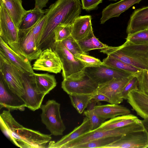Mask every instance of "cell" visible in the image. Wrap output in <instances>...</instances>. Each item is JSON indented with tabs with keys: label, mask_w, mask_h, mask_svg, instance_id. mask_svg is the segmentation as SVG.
<instances>
[{
	"label": "cell",
	"mask_w": 148,
	"mask_h": 148,
	"mask_svg": "<svg viewBox=\"0 0 148 148\" xmlns=\"http://www.w3.org/2000/svg\"><path fill=\"white\" fill-rule=\"evenodd\" d=\"M79 0H57L47 9L46 21L39 47L42 51L51 47L54 42V31L59 24L72 25L81 14Z\"/></svg>",
	"instance_id": "6da1fadb"
},
{
	"label": "cell",
	"mask_w": 148,
	"mask_h": 148,
	"mask_svg": "<svg viewBox=\"0 0 148 148\" xmlns=\"http://www.w3.org/2000/svg\"><path fill=\"white\" fill-rule=\"evenodd\" d=\"M10 111L3 110L0 114V129L6 137L21 148L46 147L51 139V135L24 127L15 119Z\"/></svg>",
	"instance_id": "7a4b0ae2"
},
{
	"label": "cell",
	"mask_w": 148,
	"mask_h": 148,
	"mask_svg": "<svg viewBox=\"0 0 148 148\" xmlns=\"http://www.w3.org/2000/svg\"><path fill=\"white\" fill-rule=\"evenodd\" d=\"M100 49V52L108 56L148 71V43L136 44L126 40L120 46H108Z\"/></svg>",
	"instance_id": "3957f363"
},
{
	"label": "cell",
	"mask_w": 148,
	"mask_h": 148,
	"mask_svg": "<svg viewBox=\"0 0 148 148\" xmlns=\"http://www.w3.org/2000/svg\"><path fill=\"white\" fill-rule=\"evenodd\" d=\"M0 63V77L9 90L24 102L25 73L1 53Z\"/></svg>",
	"instance_id": "277c9868"
},
{
	"label": "cell",
	"mask_w": 148,
	"mask_h": 148,
	"mask_svg": "<svg viewBox=\"0 0 148 148\" xmlns=\"http://www.w3.org/2000/svg\"><path fill=\"white\" fill-rule=\"evenodd\" d=\"M144 130L141 123H136L115 129L89 131L62 146L61 148H74L79 145L99 138L112 136H122L132 132Z\"/></svg>",
	"instance_id": "5b68a950"
},
{
	"label": "cell",
	"mask_w": 148,
	"mask_h": 148,
	"mask_svg": "<svg viewBox=\"0 0 148 148\" xmlns=\"http://www.w3.org/2000/svg\"><path fill=\"white\" fill-rule=\"evenodd\" d=\"M99 86L83 70L64 79L61 84L62 88L69 95H92L95 94Z\"/></svg>",
	"instance_id": "8992f818"
},
{
	"label": "cell",
	"mask_w": 148,
	"mask_h": 148,
	"mask_svg": "<svg viewBox=\"0 0 148 148\" xmlns=\"http://www.w3.org/2000/svg\"><path fill=\"white\" fill-rule=\"evenodd\" d=\"M60 107V103L51 99L42 104L40 108L41 121L51 134L54 136L62 135L66 128L61 117Z\"/></svg>",
	"instance_id": "52a82bcc"
},
{
	"label": "cell",
	"mask_w": 148,
	"mask_h": 148,
	"mask_svg": "<svg viewBox=\"0 0 148 148\" xmlns=\"http://www.w3.org/2000/svg\"><path fill=\"white\" fill-rule=\"evenodd\" d=\"M0 38L15 52L26 58L19 43L18 29L0 0Z\"/></svg>",
	"instance_id": "ba28073f"
},
{
	"label": "cell",
	"mask_w": 148,
	"mask_h": 148,
	"mask_svg": "<svg viewBox=\"0 0 148 148\" xmlns=\"http://www.w3.org/2000/svg\"><path fill=\"white\" fill-rule=\"evenodd\" d=\"M51 47L59 58L62 67L63 79L83 70V62L72 54L61 41L54 42Z\"/></svg>",
	"instance_id": "9c48e42d"
},
{
	"label": "cell",
	"mask_w": 148,
	"mask_h": 148,
	"mask_svg": "<svg viewBox=\"0 0 148 148\" xmlns=\"http://www.w3.org/2000/svg\"><path fill=\"white\" fill-rule=\"evenodd\" d=\"M83 71L91 79L99 85L114 79L124 78L134 74L114 68L102 64L85 67Z\"/></svg>",
	"instance_id": "30bf717a"
},
{
	"label": "cell",
	"mask_w": 148,
	"mask_h": 148,
	"mask_svg": "<svg viewBox=\"0 0 148 148\" xmlns=\"http://www.w3.org/2000/svg\"><path fill=\"white\" fill-rule=\"evenodd\" d=\"M134 75L124 78L114 79L99 85L95 94H103L109 99L110 103L119 104L124 99L121 95L123 88Z\"/></svg>",
	"instance_id": "8fae6325"
},
{
	"label": "cell",
	"mask_w": 148,
	"mask_h": 148,
	"mask_svg": "<svg viewBox=\"0 0 148 148\" xmlns=\"http://www.w3.org/2000/svg\"><path fill=\"white\" fill-rule=\"evenodd\" d=\"M18 38L21 49L27 58L30 61L36 60L42 51L37 47L33 26L27 29H18Z\"/></svg>",
	"instance_id": "7c38bea8"
},
{
	"label": "cell",
	"mask_w": 148,
	"mask_h": 148,
	"mask_svg": "<svg viewBox=\"0 0 148 148\" xmlns=\"http://www.w3.org/2000/svg\"><path fill=\"white\" fill-rule=\"evenodd\" d=\"M33 66V70L55 74L60 73L62 70L59 58L51 47L42 51Z\"/></svg>",
	"instance_id": "4fadbf2b"
},
{
	"label": "cell",
	"mask_w": 148,
	"mask_h": 148,
	"mask_svg": "<svg viewBox=\"0 0 148 148\" xmlns=\"http://www.w3.org/2000/svg\"><path fill=\"white\" fill-rule=\"evenodd\" d=\"M148 147V137L145 130L131 132L103 148H146Z\"/></svg>",
	"instance_id": "5bb4252c"
},
{
	"label": "cell",
	"mask_w": 148,
	"mask_h": 148,
	"mask_svg": "<svg viewBox=\"0 0 148 148\" xmlns=\"http://www.w3.org/2000/svg\"><path fill=\"white\" fill-rule=\"evenodd\" d=\"M29 75L26 73L23 74V84L25 92L23 101L26 107L35 111L40 108L45 95L38 91Z\"/></svg>",
	"instance_id": "9a60e30c"
},
{
	"label": "cell",
	"mask_w": 148,
	"mask_h": 148,
	"mask_svg": "<svg viewBox=\"0 0 148 148\" xmlns=\"http://www.w3.org/2000/svg\"><path fill=\"white\" fill-rule=\"evenodd\" d=\"M0 53L24 73L29 75L34 73L30 61L27 58L23 57L15 52L1 38Z\"/></svg>",
	"instance_id": "2e32d148"
},
{
	"label": "cell",
	"mask_w": 148,
	"mask_h": 148,
	"mask_svg": "<svg viewBox=\"0 0 148 148\" xmlns=\"http://www.w3.org/2000/svg\"><path fill=\"white\" fill-rule=\"evenodd\" d=\"M0 107L12 111L25 110V103L11 92L8 88L2 79H0Z\"/></svg>",
	"instance_id": "e0dca14e"
},
{
	"label": "cell",
	"mask_w": 148,
	"mask_h": 148,
	"mask_svg": "<svg viewBox=\"0 0 148 148\" xmlns=\"http://www.w3.org/2000/svg\"><path fill=\"white\" fill-rule=\"evenodd\" d=\"M148 28V5L135 10L131 14L126 29L127 34Z\"/></svg>",
	"instance_id": "ac0fdd59"
},
{
	"label": "cell",
	"mask_w": 148,
	"mask_h": 148,
	"mask_svg": "<svg viewBox=\"0 0 148 148\" xmlns=\"http://www.w3.org/2000/svg\"><path fill=\"white\" fill-rule=\"evenodd\" d=\"M142 0H121L116 3L110 4L102 10L101 24H104L111 18L119 17L132 5L139 3Z\"/></svg>",
	"instance_id": "d6986e66"
},
{
	"label": "cell",
	"mask_w": 148,
	"mask_h": 148,
	"mask_svg": "<svg viewBox=\"0 0 148 148\" xmlns=\"http://www.w3.org/2000/svg\"><path fill=\"white\" fill-rule=\"evenodd\" d=\"M127 102L137 114L144 119L148 117V96L139 90L128 94Z\"/></svg>",
	"instance_id": "ffe728a7"
},
{
	"label": "cell",
	"mask_w": 148,
	"mask_h": 148,
	"mask_svg": "<svg viewBox=\"0 0 148 148\" xmlns=\"http://www.w3.org/2000/svg\"><path fill=\"white\" fill-rule=\"evenodd\" d=\"M90 131V122L86 116L82 124L75 128L71 132L62 137L56 142L51 141L48 146L49 148H61L63 145L74 140L82 135Z\"/></svg>",
	"instance_id": "44dd1931"
},
{
	"label": "cell",
	"mask_w": 148,
	"mask_h": 148,
	"mask_svg": "<svg viewBox=\"0 0 148 148\" xmlns=\"http://www.w3.org/2000/svg\"><path fill=\"white\" fill-rule=\"evenodd\" d=\"M90 15L79 16L72 25L71 36L76 41L80 40L92 31Z\"/></svg>",
	"instance_id": "7402d4cb"
},
{
	"label": "cell",
	"mask_w": 148,
	"mask_h": 148,
	"mask_svg": "<svg viewBox=\"0 0 148 148\" xmlns=\"http://www.w3.org/2000/svg\"><path fill=\"white\" fill-rule=\"evenodd\" d=\"M30 77L38 91L46 95L55 88L57 83L54 76L48 73H36Z\"/></svg>",
	"instance_id": "603a6c76"
},
{
	"label": "cell",
	"mask_w": 148,
	"mask_h": 148,
	"mask_svg": "<svg viewBox=\"0 0 148 148\" xmlns=\"http://www.w3.org/2000/svg\"><path fill=\"white\" fill-rule=\"evenodd\" d=\"M94 109L97 115L104 121L108 119L129 114L131 113L130 110L125 107L111 103L96 106Z\"/></svg>",
	"instance_id": "cb8c5ba5"
},
{
	"label": "cell",
	"mask_w": 148,
	"mask_h": 148,
	"mask_svg": "<svg viewBox=\"0 0 148 148\" xmlns=\"http://www.w3.org/2000/svg\"><path fill=\"white\" fill-rule=\"evenodd\" d=\"M1 0L15 25L18 29L23 17L27 11L22 6V0Z\"/></svg>",
	"instance_id": "d4e9b609"
},
{
	"label": "cell",
	"mask_w": 148,
	"mask_h": 148,
	"mask_svg": "<svg viewBox=\"0 0 148 148\" xmlns=\"http://www.w3.org/2000/svg\"><path fill=\"white\" fill-rule=\"evenodd\" d=\"M141 120L137 117L131 114L118 116L103 122L98 129L108 130L123 127L136 123Z\"/></svg>",
	"instance_id": "484cf974"
},
{
	"label": "cell",
	"mask_w": 148,
	"mask_h": 148,
	"mask_svg": "<svg viewBox=\"0 0 148 148\" xmlns=\"http://www.w3.org/2000/svg\"><path fill=\"white\" fill-rule=\"evenodd\" d=\"M46 11L47 9L35 8L27 11L22 18L18 29H26L33 26L45 15Z\"/></svg>",
	"instance_id": "4316f807"
},
{
	"label": "cell",
	"mask_w": 148,
	"mask_h": 148,
	"mask_svg": "<svg viewBox=\"0 0 148 148\" xmlns=\"http://www.w3.org/2000/svg\"><path fill=\"white\" fill-rule=\"evenodd\" d=\"M77 41L83 52L87 54L90 51L101 49L108 46L101 42L95 36L93 30L84 38Z\"/></svg>",
	"instance_id": "83f0119b"
},
{
	"label": "cell",
	"mask_w": 148,
	"mask_h": 148,
	"mask_svg": "<svg viewBox=\"0 0 148 148\" xmlns=\"http://www.w3.org/2000/svg\"><path fill=\"white\" fill-rule=\"evenodd\" d=\"M103 63L106 65L134 74L142 70L120 60L109 56L104 58Z\"/></svg>",
	"instance_id": "f1b7e54d"
},
{
	"label": "cell",
	"mask_w": 148,
	"mask_h": 148,
	"mask_svg": "<svg viewBox=\"0 0 148 148\" xmlns=\"http://www.w3.org/2000/svg\"><path fill=\"white\" fill-rule=\"evenodd\" d=\"M97 103L94 100L91 99L87 106V110L84 112L83 114L89 119L90 131L98 128L104 121L99 116L95 111L94 108Z\"/></svg>",
	"instance_id": "f546056e"
},
{
	"label": "cell",
	"mask_w": 148,
	"mask_h": 148,
	"mask_svg": "<svg viewBox=\"0 0 148 148\" xmlns=\"http://www.w3.org/2000/svg\"><path fill=\"white\" fill-rule=\"evenodd\" d=\"M121 136H112L99 138L75 146L74 148H102L117 140Z\"/></svg>",
	"instance_id": "4dcf8cb0"
},
{
	"label": "cell",
	"mask_w": 148,
	"mask_h": 148,
	"mask_svg": "<svg viewBox=\"0 0 148 148\" xmlns=\"http://www.w3.org/2000/svg\"><path fill=\"white\" fill-rule=\"evenodd\" d=\"M69 95L73 106L79 114H82L87 107L91 95L78 94Z\"/></svg>",
	"instance_id": "1f68e13d"
},
{
	"label": "cell",
	"mask_w": 148,
	"mask_h": 148,
	"mask_svg": "<svg viewBox=\"0 0 148 148\" xmlns=\"http://www.w3.org/2000/svg\"><path fill=\"white\" fill-rule=\"evenodd\" d=\"M72 25L60 24L54 31V42L62 41L71 35Z\"/></svg>",
	"instance_id": "d6a6232c"
},
{
	"label": "cell",
	"mask_w": 148,
	"mask_h": 148,
	"mask_svg": "<svg viewBox=\"0 0 148 148\" xmlns=\"http://www.w3.org/2000/svg\"><path fill=\"white\" fill-rule=\"evenodd\" d=\"M126 40L136 44L148 43V28L128 34Z\"/></svg>",
	"instance_id": "836d02e7"
},
{
	"label": "cell",
	"mask_w": 148,
	"mask_h": 148,
	"mask_svg": "<svg viewBox=\"0 0 148 148\" xmlns=\"http://www.w3.org/2000/svg\"><path fill=\"white\" fill-rule=\"evenodd\" d=\"M61 42L68 50L76 58H78L82 54H86L83 52L77 41L71 35Z\"/></svg>",
	"instance_id": "e575fe53"
},
{
	"label": "cell",
	"mask_w": 148,
	"mask_h": 148,
	"mask_svg": "<svg viewBox=\"0 0 148 148\" xmlns=\"http://www.w3.org/2000/svg\"><path fill=\"white\" fill-rule=\"evenodd\" d=\"M134 75L138 80L139 90L148 96V71L142 70Z\"/></svg>",
	"instance_id": "d590c367"
},
{
	"label": "cell",
	"mask_w": 148,
	"mask_h": 148,
	"mask_svg": "<svg viewBox=\"0 0 148 148\" xmlns=\"http://www.w3.org/2000/svg\"><path fill=\"white\" fill-rule=\"evenodd\" d=\"M137 90H139L138 80L134 75L123 88L121 95L123 99H127L128 94L131 92Z\"/></svg>",
	"instance_id": "8d00e7d4"
},
{
	"label": "cell",
	"mask_w": 148,
	"mask_h": 148,
	"mask_svg": "<svg viewBox=\"0 0 148 148\" xmlns=\"http://www.w3.org/2000/svg\"><path fill=\"white\" fill-rule=\"evenodd\" d=\"M87 54H82L78 58L83 62L86 67L97 66L103 63L99 59Z\"/></svg>",
	"instance_id": "74e56055"
},
{
	"label": "cell",
	"mask_w": 148,
	"mask_h": 148,
	"mask_svg": "<svg viewBox=\"0 0 148 148\" xmlns=\"http://www.w3.org/2000/svg\"><path fill=\"white\" fill-rule=\"evenodd\" d=\"M103 0H81L82 8L89 11L95 9Z\"/></svg>",
	"instance_id": "f35d334b"
},
{
	"label": "cell",
	"mask_w": 148,
	"mask_h": 148,
	"mask_svg": "<svg viewBox=\"0 0 148 148\" xmlns=\"http://www.w3.org/2000/svg\"><path fill=\"white\" fill-rule=\"evenodd\" d=\"M92 99L97 103L101 101L107 102L110 103L109 99L106 95L101 94H97L90 96V100Z\"/></svg>",
	"instance_id": "ab89813d"
},
{
	"label": "cell",
	"mask_w": 148,
	"mask_h": 148,
	"mask_svg": "<svg viewBox=\"0 0 148 148\" xmlns=\"http://www.w3.org/2000/svg\"><path fill=\"white\" fill-rule=\"evenodd\" d=\"M49 0H35V8L42 9L46 6V5Z\"/></svg>",
	"instance_id": "60d3db41"
},
{
	"label": "cell",
	"mask_w": 148,
	"mask_h": 148,
	"mask_svg": "<svg viewBox=\"0 0 148 148\" xmlns=\"http://www.w3.org/2000/svg\"><path fill=\"white\" fill-rule=\"evenodd\" d=\"M141 121L144 130L146 132L148 137V117L144 119L143 120H141Z\"/></svg>",
	"instance_id": "b9f144b4"
},
{
	"label": "cell",
	"mask_w": 148,
	"mask_h": 148,
	"mask_svg": "<svg viewBox=\"0 0 148 148\" xmlns=\"http://www.w3.org/2000/svg\"><path fill=\"white\" fill-rule=\"evenodd\" d=\"M110 0V1H117V0Z\"/></svg>",
	"instance_id": "7bdbcfd3"
}]
</instances>
